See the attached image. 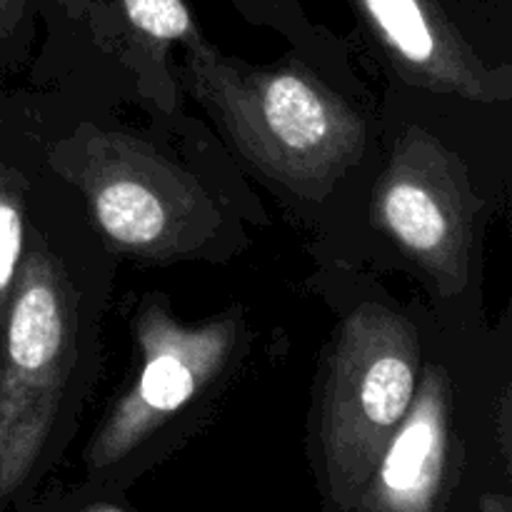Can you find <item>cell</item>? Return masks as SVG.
I'll return each mask as SVG.
<instances>
[{"label": "cell", "mask_w": 512, "mask_h": 512, "mask_svg": "<svg viewBox=\"0 0 512 512\" xmlns=\"http://www.w3.org/2000/svg\"><path fill=\"white\" fill-rule=\"evenodd\" d=\"M188 83L240 153L303 198L325 195L363 158L365 120L300 65L248 68L198 43Z\"/></svg>", "instance_id": "1"}, {"label": "cell", "mask_w": 512, "mask_h": 512, "mask_svg": "<svg viewBox=\"0 0 512 512\" xmlns=\"http://www.w3.org/2000/svg\"><path fill=\"white\" fill-rule=\"evenodd\" d=\"M420 338L405 315L363 303L338 328L320 400L330 495L358 505L375 463L418 390Z\"/></svg>", "instance_id": "2"}, {"label": "cell", "mask_w": 512, "mask_h": 512, "mask_svg": "<svg viewBox=\"0 0 512 512\" xmlns=\"http://www.w3.org/2000/svg\"><path fill=\"white\" fill-rule=\"evenodd\" d=\"M78 313L65 273L50 255L18 268L0 373V498L38 460L75 363Z\"/></svg>", "instance_id": "3"}, {"label": "cell", "mask_w": 512, "mask_h": 512, "mask_svg": "<svg viewBox=\"0 0 512 512\" xmlns=\"http://www.w3.org/2000/svg\"><path fill=\"white\" fill-rule=\"evenodd\" d=\"M75 180L105 238L145 258L190 250L213 215L198 180L118 133L85 140Z\"/></svg>", "instance_id": "4"}, {"label": "cell", "mask_w": 512, "mask_h": 512, "mask_svg": "<svg viewBox=\"0 0 512 512\" xmlns=\"http://www.w3.org/2000/svg\"><path fill=\"white\" fill-rule=\"evenodd\" d=\"M473 190L463 163L433 135L408 130L375 190L373 220L413 258L443 295L468 288Z\"/></svg>", "instance_id": "5"}, {"label": "cell", "mask_w": 512, "mask_h": 512, "mask_svg": "<svg viewBox=\"0 0 512 512\" xmlns=\"http://www.w3.org/2000/svg\"><path fill=\"white\" fill-rule=\"evenodd\" d=\"M238 320L220 318L183 325L150 303L138 318L140 373L115 403L88 448V465L103 470L120 463L160 425L188 405L228 363Z\"/></svg>", "instance_id": "6"}, {"label": "cell", "mask_w": 512, "mask_h": 512, "mask_svg": "<svg viewBox=\"0 0 512 512\" xmlns=\"http://www.w3.org/2000/svg\"><path fill=\"white\" fill-rule=\"evenodd\" d=\"M410 83L478 103L510 98V70L490 68L430 0H358Z\"/></svg>", "instance_id": "7"}, {"label": "cell", "mask_w": 512, "mask_h": 512, "mask_svg": "<svg viewBox=\"0 0 512 512\" xmlns=\"http://www.w3.org/2000/svg\"><path fill=\"white\" fill-rule=\"evenodd\" d=\"M450 450V385L433 365L360 495L363 512H433Z\"/></svg>", "instance_id": "8"}, {"label": "cell", "mask_w": 512, "mask_h": 512, "mask_svg": "<svg viewBox=\"0 0 512 512\" xmlns=\"http://www.w3.org/2000/svg\"><path fill=\"white\" fill-rule=\"evenodd\" d=\"M120 3L133 28L148 38L163 40V43L185 40L190 48L203 43L183 0H120Z\"/></svg>", "instance_id": "9"}, {"label": "cell", "mask_w": 512, "mask_h": 512, "mask_svg": "<svg viewBox=\"0 0 512 512\" xmlns=\"http://www.w3.org/2000/svg\"><path fill=\"white\" fill-rule=\"evenodd\" d=\"M23 255V210L8 175L0 168V305L18 278Z\"/></svg>", "instance_id": "10"}, {"label": "cell", "mask_w": 512, "mask_h": 512, "mask_svg": "<svg viewBox=\"0 0 512 512\" xmlns=\"http://www.w3.org/2000/svg\"><path fill=\"white\" fill-rule=\"evenodd\" d=\"M88 512H123V510H118V508H93Z\"/></svg>", "instance_id": "11"}]
</instances>
